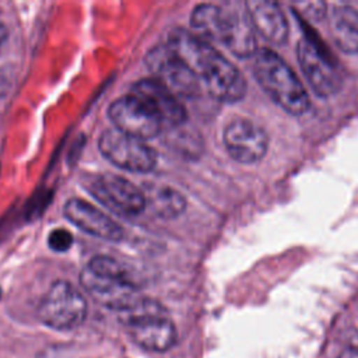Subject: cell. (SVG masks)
Wrapping results in <instances>:
<instances>
[{
    "label": "cell",
    "instance_id": "6da1fadb",
    "mask_svg": "<svg viewBox=\"0 0 358 358\" xmlns=\"http://www.w3.org/2000/svg\"><path fill=\"white\" fill-rule=\"evenodd\" d=\"M166 45L186 63L197 80L203 81L215 99L234 103L245 96L246 81L242 73L207 41L176 28L168 35Z\"/></svg>",
    "mask_w": 358,
    "mask_h": 358
},
{
    "label": "cell",
    "instance_id": "7a4b0ae2",
    "mask_svg": "<svg viewBox=\"0 0 358 358\" xmlns=\"http://www.w3.org/2000/svg\"><path fill=\"white\" fill-rule=\"evenodd\" d=\"M253 76L270 99L289 115H303L310 108V98L294 70L273 49L256 52Z\"/></svg>",
    "mask_w": 358,
    "mask_h": 358
},
{
    "label": "cell",
    "instance_id": "3957f363",
    "mask_svg": "<svg viewBox=\"0 0 358 358\" xmlns=\"http://www.w3.org/2000/svg\"><path fill=\"white\" fill-rule=\"evenodd\" d=\"M117 317L126 326L133 341L147 351L165 352L176 341L175 324L168 317L166 309L157 301L143 296Z\"/></svg>",
    "mask_w": 358,
    "mask_h": 358
},
{
    "label": "cell",
    "instance_id": "277c9868",
    "mask_svg": "<svg viewBox=\"0 0 358 358\" xmlns=\"http://www.w3.org/2000/svg\"><path fill=\"white\" fill-rule=\"evenodd\" d=\"M87 316L84 295L69 281H55L39 302V320L55 330H73Z\"/></svg>",
    "mask_w": 358,
    "mask_h": 358
},
{
    "label": "cell",
    "instance_id": "5b68a950",
    "mask_svg": "<svg viewBox=\"0 0 358 358\" xmlns=\"http://www.w3.org/2000/svg\"><path fill=\"white\" fill-rule=\"evenodd\" d=\"M98 147L103 158L112 165L133 173L151 172L158 161L155 150L145 141L116 129L105 130L99 136Z\"/></svg>",
    "mask_w": 358,
    "mask_h": 358
},
{
    "label": "cell",
    "instance_id": "8992f818",
    "mask_svg": "<svg viewBox=\"0 0 358 358\" xmlns=\"http://www.w3.org/2000/svg\"><path fill=\"white\" fill-rule=\"evenodd\" d=\"M296 57L306 81L317 96L326 98L340 91L343 77L334 60L312 36L305 35L299 39Z\"/></svg>",
    "mask_w": 358,
    "mask_h": 358
},
{
    "label": "cell",
    "instance_id": "52a82bcc",
    "mask_svg": "<svg viewBox=\"0 0 358 358\" xmlns=\"http://www.w3.org/2000/svg\"><path fill=\"white\" fill-rule=\"evenodd\" d=\"M80 282L94 301L117 315L130 309L143 298L138 285L131 278L99 273L90 267L83 268Z\"/></svg>",
    "mask_w": 358,
    "mask_h": 358
},
{
    "label": "cell",
    "instance_id": "ba28073f",
    "mask_svg": "<svg viewBox=\"0 0 358 358\" xmlns=\"http://www.w3.org/2000/svg\"><path fill=\"white\" fill-rule=\"evenodd\" d=\"M108 116L116 130L143 141L155 137L164 126L151 108L131 92L115 99Z\"/></svg>",
    "mask_w": 358,
    "mask_h": 358
},
{
    "label": "cell",
    "instance_id": "9c48e42d",
    "mask_svg": "<svg viewBox=\"0 0 358 358\" xmlns=\"http://www.w3.org/2000/svg\"><path fill=\"white\" fill-rule=\"evenodd\" d=\"M145 64L154 78L176 96H193L197 94L200 81L166 43L152 48L145 56Z\"/></svg>",
    "mask_w": 358,
    "mask_h": 358
},
{
    "label": "cell",
    "instance_id": "30bf717a",
    "mask_svg": "<svg viewBox=\"0 0 358 358\" xmlns=\"http://www.w3.org/2000/svg\"><path fill=\"white\" fill-rule=\"evenodd\" d=\"M88 189L103 206L124 215H138L147 207L145 193L130 180L115 173L95 176Z\"/></svg>",
    "mask_w": 358,
    "mask_h": 358
},
{
    "label": "cell",
    "instance_id": "8fae6325",
    "mask_svg": "<svg viewBox=\"0 0 358 358\" xmlns=\"http://www.w3.org/2000/svg\"><path fill=\"white\" fill-rule=\"evenodd\" d=\"M222 141L228 154L241 164L260 161L268 148L266 130L245 117H236L225 126Z\"/></svg>",
    "mask_w": 358,
    "mask_h": 358
},
{
    "label": "cell",
    "instance_id": "7c38bea8",
    "mask_svg": "<svg viewBox=\"0 0 358 358\" xmlns=\"http://www.w3.org/2000/svg\"><path fill=\"white\" fill-rule=\"evenodd\" d=\"M63 213L73 225L92 236L110 242H117L123 238L122 227L113 218L88 201L70 199L64 204Z\"/></svg>",
    "mask_w": 358,
    "mask_h": 358
},
{
    "label": "cell",
    "instance_id": "4fadbf2b",
    "mask_svg": "<svg viewBox=\"0 0 358 358\" xmlns=\"http://www.w3.org/2000/svg\"><path fill=\"white\" fill-rule=\"evenodd\" d=\"M131 94L145 102L159 117L162 124L176 126L186 120V109L178 96L157 78H144L137 81Z\"/></svg>",
    "mask_w": 358,
    "mask_h": 358
},
{
    "label": "cell",
    "instance_id": "5bb4252c",
    "mask_svg": "<svg viewBox=\"0 0 358 358\" xmlns=\"http://www.w3.org/2000/svg\"><path fill=\"white\" fill-rule=\"evenodd\" d=\"M255 31L267 42L281 45L288 38V22L284 11L275 1L249 0L245 3Z\"/></svg>",
    "mask_w": 358,
    "mask_h": 358
},
{
    "label": "cell",
    "instance_id": "9a60e30c",
    "mask_svg": "<svg viewBox=\"0 0 358 358\" xmlns=\"http://www.w3.org/2000/svg\"><path fill=\"white\" fill-rule=\"evenodd\" d=\"M222 8L225 13V25L221 43H224L238 57H250L252 55H256L257 46L255 28L249 18L246 6L245 11L235 8V4L232 8Z\"/></svg>",
    "mask_w": 358,
    "mask_h": 358
},
{
    "label": "cell",
    "instance_id": "2e32d148",
    "mask_svg": "<svg viewBox=\"0 0 358 358\" xmlns=\"http://www.w3.org/2000/svg\"><path fill=\"white\" fill-rule=\"evenodd\" d=\"M329 31L336 46L344 53H358V10L334 6L329 15Z\"/></svg>",
    "mask_w": 358,
    "mask_h": 358
},
{
    "label": "cell",
    "instance_id": "e0dca14e",
    "mask_svg": "<svg viewBox=\"0 0 358 358\" xmlns=\"http://www.w3.org/2000/svg\"><path fill=\"white\" fill-rule=\"evenodd\" d=\"M190 25L201 39L221 42L225 25L224 8L210 3L199 4L192 11Z\"/></svg>",
    "mask_w": 358,
    "mask_h": 358
},
{
    "label": "cell",
    "instance_id": "ac0fdd59",
    "mask_svg": "<svg viewBox=\"0 0 358 358\" xmlns=\"http://www.w3.org/2000/svg\"><path fill=\"white\" fill-rule=\"evenodd\" d=\"M147 206L161 218H175L180 215L186 207L185 197L175 189L168 186L157 187L150 196L145 194Z\"/></svg>",
    "mask_w": 358,
    "mask_h": 358
},
{
    "label": "cell",
    "instance_id": "d6986e66",
    "mask_svg": "<svg viewBox=\"0 0 358 358\" xmlns=\"http://www.w3.org/2000/svg\"><path fill=\"white\" fill-rule=\"evenodd\" d=\"M48 245L55 252H66L73 245V235L64 228L53 229L48 236Z\"/></svg>",
    "mask_w": 358,
    "mask_h": 358
},
{
    "label": "cell",
    "instance_id": "ffe728a7",
    "mask_svg": "<svg viewBox=\"0 0 358 358\" xmlns=\"http://www.w3.org/2000/svg\"><path fill=\"white\" fill-rule=\"evenodd\" d=\"M296 13L302 14L308 20L319 21L326 14V4L323 1H303V3H295Z\"/></svg>",
    "mask_w": 358,
    "mask_h": 358
},
{
    "label": "cell",
    "instance_id": "44dd1931",
    "mask_svg": "<svg viewBox=\"0 0 358 358\" xmlns=\"http://www.w3.org/2000/svg\"><path fill=\"white\" fill-rule=\"evenodd\" d=\"M337 358H358V348L348 347L344 351H341Z\"/></svg>",
    "mask_w": 358,
    "mask_h": 358
},
{
    "label": "cell",
    "instance_id": "7402d4cb",
    "mask_svg": "<svg viewBox=\"0 0 358 358\" xmlns=\"http://www.w3.org/2000/svg\"><path fill=\"white\" fill-rule=\"evenodd\" d=\"M6 36H7V29H6L4 24L0 21V43L6 39Z\"/></svg>",
    "mask_w": 358,
    "mask_h": 358
},
{
    "label": "cell",
    "instance_id": "603a6c76",
    "mask_svg": "<svg viewBox=\"0 0 358 358\" xmlns=\"http://www.w3.org/2000/svg\"><path fill=\"white\" fill-rule=\"evenodd\" d=\"M0 295H1V289H0Z\"/></svg>",
    "mask_w": 358,
    "mask_h": 358
}]
</instances>
